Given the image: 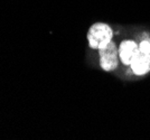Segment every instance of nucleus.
I'll return each mask as SVG.
<instances>
[{"mask_svg": "<svg viewBox=\"0 0 150 140\" xmlns=\"http://www.w3.org/2000/svg\"><path fill=\"white\" fill-rule=\"evenodd\" d=\"M139 48L141 53L144 54H150V38H146L140 42L139 44Z\"/></svg>", "mask_w": 150, "mask_h": 140, "instance_id": "obj_5", "label": "nucleus"}, {"mask_svg": "<svg viewBox=\"0 0 150 140\" xmlns=\"http://www.w3.org/2000/svg\"><path fill=\"white\" fill-rule=\"evenodd\" d=\"M140 53L139 45L136 44L131 39H127L121 42L119 47V57L125 65H131L132 61Z\"/></svg>", "mask_w": 150, "mask_h": 140, "instance_id": "obj_3", "label": "nucleus"}, {"mask_svg": "<svg viewBox=\"0 0 150 140\" xmlns=\"http://www.w3.org/2000/svg\"><path fill=\"white\" fill-rule=\"evenodd\" d=\"M132 72L138 75H146L147 73L150 72V54H144V53H139L137 56L134 57V59L132 61L131 65Z\"/></svg>", "mask_w": 150, "mask_h": 140, "instance_id": "obj_4", "label": "nucleus"}, {"mask_svg": "<svg viewBox=\"0 0 150 140\" xmlns=\"http://www.w3.org/2000/svg\"><path fill=\"white\" fill-rule=\"evenodd\" d=\"M113 37V30L104 23H95L90 27L88 32V42L91 48L99 49L108 45Z\"/></svg>", "mask_w": 150, "mask_h": 140, "instance_id": "obj_1", "label": "nucleus"}, {"mask_svg": "<svg viewBox=\"0 0 150 140\" xmlns=\"http://www.w3.org/2000/svg\"><path fill=\"white\" fill-rule=\"evenodd\" d=\"M100 54V66L105 72H111L118 67L119 61V48L114 42H110L108 45L98 49Z\"/></svg>", "mask_w": 150, "mask_h": 140, "instance_id": "obj_2", "label": "nucleus"}]
</instances>
